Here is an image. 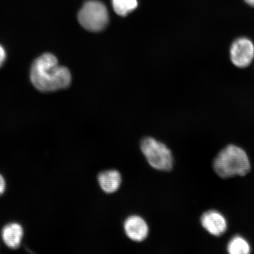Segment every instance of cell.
I'll list each match as a JSON object with an SVG mask.
<instances>
[{
    "instance_id": "1",
    "label": "cell",
    "mask_w": 254,
    "mask_h": 254,
    "mask_svg": "<svg viewBox=\"0 0 254 254\" xmlns=\"http://www.w3.org/2000/svg\"><path fill=\"white\" fill-rule=\"evenodd\" d=\"M32 84L41 92H53L67 88L71 84L70 72L59 65L51 53L43 54L35 60L30 69Z\"/></svg>"
},
{
    "instance_id": "3",
    "label": "cell",
    "mask_w": 254,
    "mask_h": 254,
    "mask_svg": "<svg viewBox=\"0 0 254 254\" xmlns=\"http://www.w3.org/2000/svg\"><path fill=\"white\" fill-rule=\"evenodd\" d=\"M140 148L148 163L154 169L161 171H170L173 169L172 152L164 143L149 136L142 139Z\"/></svg>"
},
{
    "instance_id": "10",
    "label": "cell",
    "mask_w": 254,
    "mask_h": 254,
    "mask_svg": "<svg viewBox=\"0 0 254 254\" xmlns=\"http://www.w3.org/2000/svg\"><path fill=\"white\" fill-rule=\"evenodd\" d=\"M231 254H248L251 252L250 244L242 237L236 236L230 240L227 246Z\"/></svg>"
},
{
    "instance_id": "14",
    "label": "cell",
    "mask_w": 254,
    "mask_h": 254,
    "mask_svg": "<svg viewBox=\"0 0 254 254\" xmlns=\"http://www.w3.org/2000/svg\"><path fill=\"white\" fill-rule=\"evenodd\" d=\"M247 5L251 7H254V0H244Z\"/></svg>"
},
{
    "instance_id": "7",
    "label": "cell",
    "mask_w": 254,
    "mask_h": 254,
    "mask_svg": "<svg viewBox=\"0 0 254 254\" xmlns=\"http://www.w3.org/2000/svg\"><path fill=\"white\" fill-rule=\"evenodd\" d=\"M203 228L214 236H220L227 229V222L220 212L211 210L203 214L201 218Z\"/></svg>"
},
{
    "instance_id": "11",
    "label": "cell",
    "mask_w": 254,
    "mask_h": 254,
    "mask_svg": "<svg viewBox=\"0 0 254 254\" xmlns=\"http://www.w3.org/2000/svg\"><path fill=\"white\" fill-rule=\"evenodd\" d=\"M113 7L116 13L125 17L137 7V0H112Z\"/></svg>"
},
{
    "instance_id": "4",
    "label": "cell",
    "mask_w": 254,
    "mask_h": 254,
    "mask_svg": "<svg viewBox=\"0 0 254 254\" xmlns=\"http://www.w3.org/2000/svg\"><path fill=\"white\" fill-rule=\"evenodd\" d=\"M78 20L84 29L98 32L104 30L109 24V13L103 3L90 0L84 3L79 11Z\"/></svg>"
},
{
    "instance_id": "8",
    "label": "cell",
    "mask_w": 254,
    "mask_h": 254,
    "mask_svg": "<svg viewBox=\"0 0 254 254\" xmlns=\"http://www.w3.org/2000/svg\"><path fill=\"white\" fill-rule=\"evenodd\" d=\"M97 180L101 189L107 193L117 191L122 183V175L116 170L103 171L98 174Z\"/></svg>"
},
{
    "instance_id": "2",
    "label": "cell",
    "mask_w": 254,
    "mask_h": 254,
    "mask_svg": "<svg viewBox=\"0 0 254 254\" xmlns=\"http://www.w3.org/2000/svg\"><path fill=\"white\" fill-rule=\"evenodd\" d=\"M213 168L218 176L223 179L244 176L250 172L249 157L243 149L230 145L221 150L215 158Z\"/></svg>"
},
{
    "instance_id": "5",
    "label": "cell",
    "mask_w": 254,
    "mask_h": 254,
    "mask_svg": "<svg viewBox=\"0 0 254 254\" xmlns=\"http://www.w3.org/2000/svg\"><path fill=\"white\" fill-rule=\"evenodd\" d=\"M233 64L239 68L249 66L254 59V44L249 38H238L232 43L230 50Z\"/></svg>"
},
{
    "instance_id": "12",
    "label": "cell",
    "mask_w": 254,
    "mask_h": 254,
    "mask_svg": "<svg viewBox=\"0 0 254 254\" xmlns=\"http://www.w3.org/2000/svg\"><path fill=\"white\" fill-rule=\"evenodd\" d=\"M6 57H7V55H6L4 48L0 44V67L4 64Z\"/></svg>"
},
{
    "instance_id": "6",
    "label": "cell",
    "mask_w": 254,
    "mask_h": 254,
    "mask_svg": "<svg viewBox=\"0 0 254 254\" xmlns=\"http://www.w3.org/2000/svg\"><path fill=\"white\" fill-rule=\"evenodd\" d=\"M126 236L135 242H141L147 238L148 225L144 219L138 215H132L127 218L124 223Z\"/></svg>"
},
{
    "instance_id": "13",
    "label": "cell",
    "mask_w": 254,
    "mask_h": 254,
    "mask_svg": "<svg viewBox=\"0 0 254 254\" xmlns=\"http://www.w3.org/2000/svg\"><path fill=\"white\" fill-rule=\"evenodd\" d=\"M5 190V182L1 174H0V195L4 192Z\"/></svg>"
},
{
    "instance_id": "9",
    "label": "cell",
    "mask_w": 254,
    "mask_h": 254,
    "mask_svg": "<svg viewBox=\"0 0 254 254\" xmlns=\"http://www.w3.org/2000/svg\"><path fill=\"white\" fill-rule=\"evenodd\" d=\"M24 236V230L21 225L12 222L5 225L2 228L1 236L3 241L9 249H17L20 246Z\"/></svg>"
}]
</instances>
